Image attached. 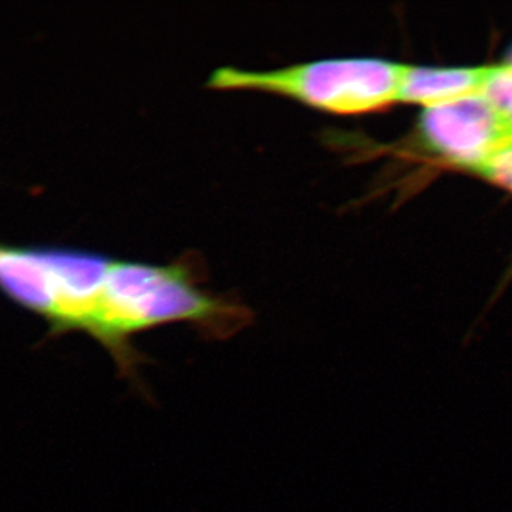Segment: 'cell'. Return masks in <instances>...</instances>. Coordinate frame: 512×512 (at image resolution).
<instances>
[{
    "label": "cell",
    "instance_id": "1",
    "mask_svg": "<svg viewBox=\"0 0 512 512\" xmlns=\"http://www.w3.org/2000/svg\"><path fill=\"white\" fill-rule=\"evenodd\" d=\"M406 69L376 57H326L269 70L222 66L207 87L275 94L323 113L356 116L399 103Z\"/></svg>",
    "mask_w": 512,
    "mask_h": 512
},
{
    "label": "cell",
    "instance_id": "2",
    "mask_svg": "<svg viewBox=\"0 0 512 512\" xmlns=\"http://www.w3.org/2000/svg\"><path fill=\"white\" fill-rule=\"evenodd\" d=\"M420 131L436 153L468 170L512 148L510 131L483 93L426 107Z\"/></svg>",
    "mask_w": 512,
    "mask_h": 512
},
{
    "label": "cell",
    "instance_id": "3",
    "mask_svg": "<svg viewBox=\"0 0 512 512\" xmlns=\"http://www.w3.org/2000/svg\"><path fill=\"white\" fill-rule=\"evenodd\" d=\"M491 73L493 67L431 69L407 66L399 101L431 107L473 96L483 92Z\"/></svg>",
    "mask_w": 512,
    "mask_h": 512
},
{
    "label": "cell",
    "instance_id": "4",
    "mask_svg": "<svg viewBox=\"0 0 512 512\" xmlns=\"http://www.w3.org/2000/svg\"><path fill=\"white\" fill-rule=\"evenodd\" d=\"M481 93L493 104L512 136V66L493 67V73Z\"/></svg>",
    "mask_w": 512,
    "mask_h": 512
},
{
    "label": "cell",
    "instance_id": "5",
    "mask_svg": "<svg viewBox=\"0 0 512 512\" xmlns=\"http://www.w3.org/2000/svg\"><path fill=\"white\" fill-rule=\"evenodd\" d=\"M471 171L512 191V148L477 165Z\"/></svg>",
    "mask_w": 512,
    "mask_h": 512
},
{
    "label": "cell",
    "instance_id": "6",
    "mask_svg": "<svg viewBox=\"0 0 512 512\" xmlns=\"http://www.w3.org/2000/svg\"><path fill=\"white\" fill-rule=\"evenodd\" d=\"M507 64H510V66H512V49L511 52L508 53Z\"/></svg>",
    "mask_w": 512,
    "mask_h": 512
}]
</instances>
